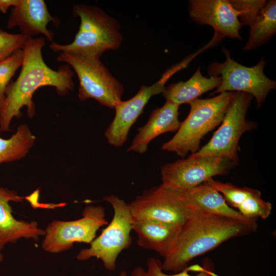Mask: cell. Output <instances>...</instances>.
<instances>
[{"label": "cell", "mask_w": 276, "mask_h": 276, "mask_svg": "<svg viewBox=\"0 0 276 276\" xmlns=\"http://www.w3.org/2000/svg\"><path fill=\"white\" fill-rule=\"evenodd\" d=\"M28 38L21 33L11 34L0 31V61L22 49Z\"/></svg>", "instance_id": "27"}, {"label": "cell", "mask_w": 276, "mask_h": 276, "mask_svg": "<svg viewBox=\"0 0 276 276\" xmlns=\"http://www.w3.org/2000/svg\"><path fill=\"white\" fill-rule=\"evenodd\" d=\"M238 211L244 217L257 221L258 218H267L270 215L272 205L263 200L261 192L254 189L253 192L238 206Z\"/></svg>", "instance_id": "23"}, {"label": "cell", "mask_w": 276, "mask_h": 276, "mask_svg": "<svg viewBox=\"0 0 276 276\" xmlns=\"http://www.w3.org/2000/svg\"><path fill=\"white\" fill-rule=\"evenodd\" d=\"M51 21L56 27L59 25V19L51 15L44 1L20 0L12 8L7 26L8 29L18 27L21 34L28 37L42 34L53 42L54 34L47 28Z\"/></svg>", "instance_id": "15"}, {"label": "cell", "mask_w": 276, "mask_h": 276, "mask_svg": "<svg viewBox=\"0 0 276 276\" xmlns=\"http://www.w3.org/2000/svg\"><path fill=\"white\" fill-rule=\"evenodd\" d=\"M118 276H127V272L125 270L121 271Z\"/></svg>", "instance_id": "29"}, {"label": "cell", "mask_w": 276, "mask_h": 276, "mask_svg": "<svg viewBox=\"0 0 276 276\" xmlns=\"http://www.w3.org/2000/svg\"><path fill=\"white\" fill-rule=\"evenodd\" d=\"M45 39L40 37H29L23 48V60L19 76L8 85L5 99L0 108V129L9 130L10 124L14 117L21 116L20 109L27 107V114L33 117L35 106L33 95L37 89L44 86L55 87L60 96L67 95L74 88V73L66 64L60 66L57 70L49 67L43 60L42 49Z\"/></svg>", "instance_id": "1"}, {"label": "cell", "mask_w": 276, "mask_h": 276, "mask_svg": "<svg viewBox=\"0 0 276 276\" xmlns=\"http://www.w3.org/2000/svg\"><path fill=\"white\" fill-rule=\"evenodd\" d=\"M220 83V77L206 78L201 74V67H198L187 81L172 83L165 87L163 96L166 100L179 106L183 104H189L203 94L217 88Z\"/></svg>", "instance_id": "19"}, {"label": "cell", "mask_w": 276, "mask_h": 276, "mask_svg": "<svg viewBox=\"0 0 276 276\" xmlns=\"http://www.w3.org/2000/svg\"><path fill=\"white\" fill-rule=\"evenodd\" d=\"M23 56L21 49L0 61V108L5 101L6 90L11 78L18 68L21 66Z\"/></svg>", "instance_id": "25"}, {"label": "cell", "mask_w": 276, "mask_h": 276, "mask_svg": "<svg viewBox=\"0 0 276 276\" xmlns=\"http://www.w3.org/2000/svg\"><path fill=\"white\" fill-rule=\"evenodd\" d=\"M225 60L214 62L208 67L209 76H219L221 83L211 95L224 91H240L255 97L259 108L271 90L276 88V81L264 73L266 62L262 58L255 66L247 67L231 58L228 51L223 48Z\"/></svg>", "instance_id": "8"}, {"label": "cell", "mask_w": 276, "mask_h": 276, "mask_svg": "<svg viewBox=\"0 0 276 276\" xmlns=\"http://www.w3.org/2000/svg\"><path fill=\"white\" fill-rule=\"evenodd\" d=\"M174 190L192 211L239 220L246 223L253 232L257 231L258 224L256 220L244 217L238 211L229 206L222 195L206 182L189 189Z\"/></svg>", "instance_id": "14"}, {"label": "cell", "mask_w": 276, "mask_h": 276, "mask_svg": "<svg viewBox=\"0 0 276 276\" xmlns=\"http://www.w3.org/2000/svg\"><path fill=\"white\" fill-rule=\"evenodd\" d=\"M252 98L253 97L247 93L235 92L219 128L205 145L190 156L193 157L217 156L237 164L239 142L241 136L257 126L254 122L246 118Z\"/></svg>", "instance_id": "7"}, {"label": "cell", "mask_w": 276, "mask_h": 276, "mask_svg": "<svg viewBox=\"0 0 276 276\" xmlns=\"http://www.w3.org/2000/svg\"><path fill=\"white\" fill-rule=\"evenodd\" d=\"M249 36L244 51L252 50L266 43L276 33V1H266L249 26Z\"/></svg>", "instance_id": "20"}, {"label": "cell", "mask_w": 276, "mask_h": 276, "mask_svg": "<svg viewBox=\"0 0 276 276\" xmlns=\"http://www.w3.org/2000/svg\"><path fill=\"white\" fill-rule=\"evenodd\" d=\"M253 232L245 223L199 211H192L181 226L174 246L162 263L163 271L176 273L194 258L227 240Z\"/></svg>", "instance_id": "2"}, {"label": "cell", "mask_w": 276, "mask_h": 276, "mask_svg": "<svg viewBox=\"0 0 276 276\" xmlns=\"http://www.w3.org/2000/svg\"><path fill=\"white\" fill-rule=\"evenodd\" d=\"M0 31H2L1 29L0 28Z\"/></svg>", "instance_id": "31"}, {"label": "cell", "mask_w": 276, "mask_h": 276, "mask_svg": "<svg viewBox=\"0 0 276 276\" xmlns=\"http://www.w3.org/2000/svg\"><path fill=\"white\" fill-rule=\"evenodd\" d=\"M224 198L226 203L233 209L238 206L253 192L255 189L240 187L231 183H224L211 178L205 181Z\"/></svg>", "instance_id": "24"}, {"label": "cell", "mask_w": 276, "mask_h": 276, "mask_svg": "<svg viewBox=\"0 0 276 276\" xmlns=\"http://www.w3.org/2000/svg\"><path fill=\"white\" fill-rule=\"evenodd\" d=\"M100 59L74 52H61L57 57L59 61L70 65L77 74L80 101L94 99L101 105L112 109L122 100L124 86Z\"/></svg>", "instance_id": "5"}, {"label": "cell", "mask_w": 276, "mask_h": 276, "mask_svg": "<svg viewBox=\"0 0 276 276\" xmlns=\"http://www.w3.org/2000/svg\"><path fill=\"white\" fill-rule=\"evenodd\" d=\"M237 164L217 156L190 155L160 167L162 185L175 190L194 187L216 175H225Z\"/></svg>", "instance_id": "11"}, {"label": "cell", "mask_w": 276, "mask_h": 276, "mask_svg": "<svg viewBox=\"0 0 276 276\" xmlns=\"http://www.w3.org/2000/svg\"><path fill=\"white\" fill-rule=\"evenodd\" d=\"M108 224L102 206H87L78 219L52 221L44 230L42 248L48 252L57 254L69 250L74 243L89 244L96 238L98 231Z\"/></svg>", "instance_id": "9"}, {"label": "cell", "mask_w": 276, "mask_h": 276, "mask_svg": "<svg viewBox=\"0 0 276 276\" xmlns=\"http://www.w3.org/2000/svg\"><path fill=\"white\" fill-rule=\"evenodd\" d=\"M188 11L191 19L199 25L212 27L215 34L242 40L239 13L229 0H190Z\"/></svg>", "instance_id": "13"}, {"label": "cell", "mask_w": 276, "mask_h": 276, "mask_svg": "<svg viewBox=\"0 0 276 276\" xmlns=\"http://www.w3.org/2000/svg\"><path fill=\"white\" fill-rule=\"evenodd\" d=\"M35 139L26 124L20 125L9 139L0 137V164L25 157L34 145Z\"/></svg>", "instance_id": "21"}, {"label": "cell", "mask_w": 276, "mask_h": 276, "mask_svg": "<svg viewBox=\"0 0 276 276\" xmlns=\"http://www.w3.org/2000/svg\"><path fill=\"white\" fill-rule=\"evenodd\" d=\"M128 205L133 219L150 220L178 227L192 212L174 190L162 184L144 190Z\"/></svg>", "instance_id": "10"}, {"label": "cell", "mask_w": 276, "mask_h": 276, "mask_svg": "<svg viewBox=\"0 0 276 276\" xmlns=\"http://www.w3.org/2000/svg\"><path fill=\"white\" fill-rule=\"evenodd\" d=\"M179 107L166 100L161 107L154 109L146 124L137 129L138 132L127 148V152L143 154L154 139L166 132L177 131L181 123L178 119Z\"/></svg>", "instance_id": "17"}, {"label": "cell", "mask_w": 276, "mask_h": 276, "mask_svg": "<svg viewBox=\"0 0 276 276\" xmlns=\"http://www.w3.org/2000/svg\"><path fill=\"white\" fill-rule=\"evenodd\" d=\"M19 2L20 0H0V11L6 13L10 7H16Z\"/></svg>", "instance_id": "28"}, {"label": "cell", "mask_w": 276, "mask_h": 276, "mask_svg": "<svg viewBox=\"0 0 276 276\" xmlns=\"http://www.w3.org/2000/svg\"><path fill=\"white\" fill-rule=\"evenodd\" d=\"M183 68L179 62L166 71L161 78L150 86L142 85L131 98L120 101L114 107L115 116L105 132V136L111 146L119 148L126 142L132 126L143 113L149 99L153 96L163 93L165 84L176 72Z\"/></svg>", "instance_id": "12"}, {"label": "cell", "mask_w": 276, "mask_h": 276, "mask_svg": "<svg viewBox=\"0 0 276 276\" xmlns=\"http://www.w3.org/2000/svg\"><path fill=\"white\" fill-rule=\"evenodd\" d=\"M147 269L136 266L132 270L131 276H218L215 272V265L209 258L203 259L202 265L195 264L187 267L182 271L172 274L165 273L162 262L158 259L150 258L147 261Z\"/></svg>", "instance_id": "22"}, {"label": "cell", "mask_w": 276, "mask_h": 276, "mask_svg": "<svg viewBox=\"0 0 276 276\" xmlns=\"http://www.w3.org/2000/svg\"><path fill=\"white\" fill-rule=\"evenodd\" d=\"M24 198L16 191L0 186V251L7 244L15 243L21 238L37 241L45 235L36 221L17 220L13 216L9 202H21Z\"/></svg>", "instance_id": "16"}, {"label": "cell", "mask_w": 276, "mask_h": 276, "mask_svg": "<svg viewBox=\"0 0 276 276\" xmlns=\"http://www.w3.org/2000/svg\"><path fill=\"white\" fill-rule=\"evenodd\" d=\"M131 226L137 236V245L156 252L164 258L172 249L181 227L150 220L133 219Z\"/></svg>", "instance_id": "18"}, {"label": "cell", "mask_w": 276, "mask_h": 276, "mask_svg": "<svg viewBox=\"0 0 276 276\" xmlns=\"http://www.w3.org/2000/svg\"><path fill=\"white\" fill-rule=\"evenodd\" d=\"M234 91H224L205 99L190 103V112L180 123L176 134L162 146L163 150L173 152L182 158L199 149L203 137L221 124L234 97Z\"/></svg>", "instance_id": "4"}, {"label": "cell", "mask_w": 276, "mask_h": 276, "mask_svg": "<svg viewBox=\"0 0 276 276\" xmlns=\"http://www.w3.org/2000/svg\"><path fill=\"white\" fill-rule=\"evenodd\" d=\"M233 7L239 13L241 27L250 26L265 5V0H229Z\"/></svg>", "instance_id": "26"}, {"label": "cell", "mask_w": 276, "mask_h": 276, "mask_svg": "<svg viewBox=\"0 0 276 276\" xmlns=\"http://www.w3.org/2000/svg\"><path fill=\"white\" fill-rule=\"evenodd\" d=\"M73 13L80 19L79 29L73 41L67 44L52 42L55 52H74L100 58L106 51L116 50L121 45V26L101 8L93 5L76 4Z\"/></svg>", "instance_id": "3"}, {"label": "cell", "mask_w": 276, "mask_h": 276, "mask_svg": "<svg viewBox=\"0 0 276 276\" xmlns=\"http://www.w3.org/2000/svg\"><path fill=\"white\" fill-rule=\"evenodd\" d=\"M3 260V256L1 252V251H0V262H2Z\"/></svg>", "instance_id": "30"}, {"label": "cell", "mask_w": 276, "mask_h": 276, "mask_svg": "<svg viewBox=\"0 0 276 276\" xmlns=\"http://www.w3.org/2000/svg\"><path fill=\"white\" fill-rule=\"evenodd\" d=\"M104 199L113 208L112 218L88 247L80 250L76 258L83 261L96 258L102 261L106 269L114 271L119 255L131 245L132 219L128 203L124 200L114 195L107 196Z\"/></svg>", "instance_id": "6"}]
</instances>
